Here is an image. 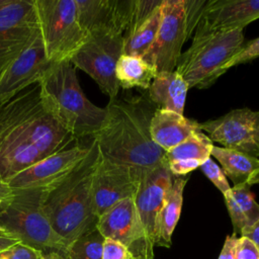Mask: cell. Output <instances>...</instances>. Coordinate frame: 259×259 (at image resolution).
Returning <instances> with one entry per match:
<instances>
[{"instance_id": "6da1fadb", "label": "cell", "mask_w": 259, "mask_h": 259, "mask_svg": "<svg viewBox=\"0 0 259 259\" xmlns=\"http://www.w3.org/2000/svg\"><path fill=\"white\" fill-rule=\"evenodd\" d=\"M76 141L45 102L38 84L0 105V179L5 183Z\"/></svg>"}, {"instance_id": "7a4b0ae2", "label": "cell", "mask_w": 259, "mask_h": 259, "mask_svg": "<svg viewBox=\"0 0 259 259\" xmlns=\"http://www.w3.org/2000/svg\"><path fill=\"white\" fill-rule=\"evenodd\" d=\"M106 117L93 137L101 157L141 172L162 164L165 152L150 135V122L157 106L145 96L109 100Z\"/></svg>"}, {"instance_id": "3957f363", "label": "cell", "mask_w": 259, "mask_h": 259, "mask_svg": "<svg viewBox=\"0 0 259 259\" xmlns=\"http://www.w3.org/2000/svg\"><path fill=\"white\" fill-rule=\"evenodd\" d=\"M99 158L97 143L91 139L85 158L46 192L42 208L53 228L68 247L97 227L92 181Z\"/></svg>"}, {"instance_id": "277c9868", "label": "cell", "mask_w": 259, "mask_h": 259, "mask_svg": "<svg viewBox=\"0 0 259 259\" xmlns=\"http://www.w3.org/2000/svg\"><path fill=\"white\" fill-rule=\"evenodd\" d=\"M37 84L48 107L76 141L93 139L104 122L106 108L86 97L70 61L51 64Z\"/></svg>"}, {"instance_id": "5b68a950", "label": "cell", "mask_w": 259, "mask_h": 259, "mask_svg": "<svg viewBox=\"0 0 259 259\" xmlns=\"http://www.w3.org/2000/svg\"><path fill=\"white\" fill-rule=\"evenodd\" d=\"M48 189H10L1 200L0 227L7 235L45 255L59 252L65 256L69 247L53 230L42 208Z\"/></svg>"}, {"instance_id": "8992f818", "label": "cell", "mask_w": 259, "mask_h": 259, "mask_svg": "<svg viewBox=\"0 0 259 259\" xmlns=\"http://www.w3.org/2000/svg\"><path fill=\"white\" fill-rule=\"evenodd\" d=\"M244 44L242 28L225 31L195 28L192 44L180 55L175 71L183 77L188 88H207L226 73L225 65Z\"/></svg>"}, {"instance_id": "52a82bcc", "label": "cell", "mask_w": 259, "mask_h": 259, "mask_svg": "<svg viewBox=\"0 0 259 259\" xmlns=\"http://www.w3.org/2000/svg\"><path fill=\"white\" fill-rule=\"evenodd\" d=\"M207 0H163L155 42L143 57L157 73L175 71L184 42L194 32Z\"/></svg>"}, {"instance_id": "ba28073f", "label": "cell", "mask_w": 259, "mask_h": 259, "mask_svg": "<svg viewBox=\"0 0 259 259\" xmlns=\"http://www.w3.org/2000/svg\"><path fill=\"white\" fill-rule=\"evenodd\" d=\"M34 3L49 62L71 61L87 39L78 21L75 0H34Z\"/></svg>"}, {"instance_id": "9c48e42d", "label": "cell", "mask_w": 259, "mask_h": 259, "mask_svg": "<svg viewBox=\"0 0 259 259\" xmlns=\"http://www.w3.org/2000/svg\"><path fill=\"white\" fill-rule=\"evenodd\" d=\"M122 54L123 35L98 33L89 35L70 62L88 74L112 100L117 98L119 90L115 68Z\"/></svg>"}, {"instance_id": "30bf717a", "label": "cell", "mask_w": 259, "mask_h": 259, "mask_svg": "<svg viewBox=\"0 0 259 259\" xmlns=\"http://www.w3.org/2000/svg\"><path fill=\"white\" fill-rule=\"evenodd\" d=\"M38 30L34 0H9L0 8V74L28 48Z\"/></svg>"}, {"instance_id": "8fae6325", "label": "cell", "mask_w": 259, "mask_h": 259, "mask_svg": "<svg viewBox=\"0 0 259 259\" xmlns=\"http://www.w3.org/2000/svg\"><path fill=\"white\" fill-rule=\"evenodd\" d=\"M199 130L212 143L259 158V110L233 109L219 118L199 122Z\"/></svg>"}, {"instance_id": "7c38bea8", "label": "cell", "mask_w": 259, "mask_h": 259, "mask_svg": "<svg viewBox=\"0 0 259 259\" xmlns=\"http://www.w3.org/2000/svg\"><path fill=\"white\" fill-rule=\"evenodd\" d=\"M97 230L104 238L122 244L135 259H153L154 246L148 241L134 197L122 199L98 218Z\"/></svg>"}, {"instance_id": "4fadbf2b", "label": "cell", "mask_w": 259, "mask_h": 259, "mask_svg": "<svg viewBox=\"0 0 259 259\" xmlns=\"http://www.w3.org/2000/svg\"><path fill=\"white\" fill-rule=\"evenodd\" d=\"M143 174L144 172L109 161L99 154L92 181L96 215L99 218L122 199L135 197Z\"/></svg>"}, {"instance_id": "5bb4252c", "label": "cell", "mask_w": 259, "mask_h": 259, "mask_svg": "<svg viewBox=\"0 0 259 259\" xmlns=\"http://www.w3.org/2000/svg\"><path fill=\"white\" fill-rule=\"evenodd\" d=\"M90 142L85 146L76 142L74 145L41 159L12 176L6 182L8 187L10 189L51 188L85 158Z\"/></svg>"}, {"instance_id": "9a60e30c", "label": "cell", "mask_w": 259, "mask_h": 259, "mask_svg": "<svg viewBox=\"0 0 259 259\" xmlns=\"http://www.w3.org/2000/svg\"><path fill=\"white\" fill-rule=\"evenodd\" d=\"M50 66L38 30L28 48L0 74V105L37 84Z\"/></svg>"}, {"instance_id": "2e32d148", "label": "cell", "mask_w": 259, "mask_h": 259, "mask_svg": "<svg viewBox=\"0 0 259 259\" xmlns=\"http://www.w3.org/2000/svg\"><path fill=\"white\" fill-rule=\"evenodd\" d=\"M134 0H75L80 26L87 35H124L130 25Z\"/></svg>"}, {"instance_id": "e0dca14e", "label": "cell", "mask_w": 259, "mask_h": 259, "mask_svg": "<svg viewBox=\"0 0 259 259\" xmlns=\"http://www.w3.org/2000/svg\"><path fill=\"white\" fill-rule=\"evenodd\" d=\"M173 178L174 176L164 161L158 167L144 172L139 189L134 197L146 237L153 246L157 215Z\"/></svg>"}, {"instance_id": "ac0fdd59", "label": "cell", "mask_w": 259, "mask_h": 259, "mask_svg": "<svg viewBox=\"0 0 259 259\" xmlns=\"http://www.w3.org/2000/svg\"><path fill=\"white\" fill-rule=\"evenodd\" d=\"M259 18V0H207L197 29L225 31L244 28Z\"/></svg>"}, {"instance_id": "d6986e66", "label": "cell", "mask_w": 259, "mask_h": 259, "mask_svg": "<svg viewBox=\"0 0 259 259\" xmlns=\"http://www.w3.org/2000/svg\"><path fill=\"white\" fill-rule=\"evenodd\" d=\"M213 143L201 131L195 132L165 152V162L174 177L184 176L210 158Z\"/></svg>"}, {"instance_id": "ffe728a7", "label": "cell", "mask_w": 259, "mask_h": 259, "mask_svg": "<svg viewBox=\"0 0 259 259\" xmlns=\"http://www.w3.org/2000/svg\"><path fill=\"white\" fill-rule=\"evenodd\" d=\"M199 122L174 111L157 108L150 122V135L153 142L167 152L195 132H199Z\"/></svg>"}, {"instance_id": "44dd1931", "label": "cell", "mask_w": 259, "mask_h": 259, "mask_svg": "<svg viewBox=\"0 0 259 259\" xmlns=\"http://www.w3.org/2000/svg\"><path fill=\"white\" fill-rule=\"evenodd\" d=\"M188 181L187 177H174L165 196L162 207L157 215L154 234V246L169 248L172 244V234L179 221L183 204V191Z\"/></svg>"}, {"instance_id": "7402d4cb", "label": "cell", "mask_w": 259, "mask_h": 259, "mask_svg": "<svg viewBox=\"0 0 259 259\" xmlns=\"http://www.w3.org/2000/svg\"><path fill=\"white\" fill-rule=\"evenodd\" d=\"M188 85L176 71L157 73L148 89L149 99L157 108L183 114Z\"/></svg>"}, {"instance_id": "603a6c76", "label": "cell", "mask_w": 259, "mask_h": 259, "mask_svg": "<svg viewBox=\"0 0 259 259\" xmlns=\"http://www.w3.org/2000/svg\"><path fill=\"white\" fill-rule=\"evenodd\" d=\"M224 198L233 224V234L242 235L259 220V203L251 191V185H234L224 194Z\"/></svg>"}, {"instance_id": "cb8c5ba5", "label": "cell", "mask_w": 259, "mask_h": 259, "mask_svg": "<svg viewBox=\"0 0 259 259\" xmlns=\"http://www.w3.org/2000/svg\"><path fill=\"white\" fill-rule=\"evenodd\" d=\"M210 156L221 163L224 174L234 185L249 184L259 173V158L219 146L212 147Z\"/></svg>"}, {"instance_id": "d4e9b609", "label": "cell", "mask_w": 259, "mask_h": 259, "mask_svg": "<svg viewBox=\"0 0 259 259\" xmlns=\"http://www.w3.org/2000/svg\"><path fill=\"white\" fill-rule=\"evenodd\" d=\"M157 75L154 66L142 57L122 54L117 61L115 78L119 88L149 89L152 81Z\"/></svg>"}, {"instance_id": "484cf974", "label": "cell", "mask_w": 259, "mask_h": 259, "mask_svg": "<svg viewBox=\"0 0 259 259\" xmlns=\"http://www.w3.org/2000/svg\"><path fill=\"white\" fill-rule=\"evenodd\" d=\"M162 4L133 32L123 36V54L144 57L156 40L162 19Z\"/></svg>"}, {"instance_id": "4316f807", "label": "cell", "mask_w": 259, "mask_h": 259, "mask_svg": "<svg viewBox=\"0 0 259 259\" xmlns=\"http://www.w3.org/2000/svg\"><path fill=\"white\" fill-rule=\"evenodd\" d=\"M104 237L94 229L75 240L68 248L66 259H102Z\"/></svg>"}, {"instance_id": "83f0119b", "label": "cell", "mask_w": 259, "mask_h": 259, "mask_svg": "<svg viewBox=\"0 0 259 259\" xmlns=\"http://www.w3.org/2000/svg\"><path fill=\"white\" fill-rule=\"evenodd\" d=\"M199 169L211 181V183L223 193V195L230 190L231 186L227 180L226 175L212 159L208 158L205 162H203L200 165Z\"/></svg>"}, {"instance_id": "f1b7e54d", "label": "cell", "mask_w": 259, "mask_h": 259, "mask_svg": "<svg viewBox=\"0 0 259 259\" xmlns=\"http://www.w3.org/2000/svg\"><path fill=\"white\" fill-rule=\"evenodd\" d=\"M0 259H46V257L41 251L18 242L0 251Z\"/></svg>"}, {"instance_id": "f546056e", "label": "cell", "mask_w": 259, "mask_h": 259, "mask_svg": "<svg viewBox=\"0 0 259 259\" xmlns=\"http://www.w3.org/2000/svg\"><path fill=\"white\" fill-rule=\"evenodd\" d=\"M259 57V37L244 44L240 51L225 65L224 71L245 63H248Z\"/></svg>"}, {"instance_id": "4dcf8cb0", "label": "cell", "mask_w": 259, "mask_h": 259, "mask_svg": "<svg viewBox=\"0 0 259 259\" xmlns=\"http://www.w3.org/2000/svg\"><path fill=\"white\" fill-rule=\"evenodd\" d=\"M102 259H135L132 253L120 243L104 238Z\"/></svg>"}, {"instance_id": "1f68e13d", "label": "cell", "mask_w": 259, "mask_h": 259, "mask_svg": "<svg viewBox=\"0 0 259 259\" xmlns=\"http://www.w3.org/2000/svg\"><path fill=\"white\" fill-rule=\"evenodd\" d=\"M235 259H259V248L247 237H238L235 246Z\"/></svg>"}, {"instance_id": "d6a6232c", "label": "cell", "mask_w": 259, "mask_h": 259, "mask_svg": "<svg viewBox=\"0 0 259 259\" xmlns=\"http://www.w3.org/2000/svg\"><path fill=\"white\" fill-rule=\"evenodd\" d=\"M238 240V236L233 234L227 236L222 251L220 253L219 259H235V246Z\"/></svg>"}, {"instance_id": "836d02e7", "label": "cell", "mask_w": 259, "mask_h": 259, "mask_svg": "<svg viewBox=\"0 0 259 259\" xmlns=\"http://www.w3.org/2000/svg\"><path fill=\"white\" fill-rule=\"evenodd\" d=\"M241 236H244V237H247L249 238L250 240H252L256 245L257 247L259 248V220L257 221V223L251 227L249 230L245 231Z\"/></svg>"}, {"instance_id": "e575fe53", "label": "cell", "mask_w": 259, "mask_h": 259, "mask_svg": "<svg viewBox=\"0 0 259 259\" xmlns=\"http://www.w3.org/2000/svg\"><path fill=\"white\" fill-rule=\"evenodd\" d=\"M19 241L16 240L15 238L7 235L6 233H1L0 234V251L18 243Z\"/></svg>"}, {"instance_id": "d590c367", "label": "cell", "mask_w": 259, "mask_h": 259, "mask_svg": "<svg viewBox=\"0 0 259 259\" xmlns=\"http://www.w3.org/2000/svg\"><path fill=\"white\" fill-rule=\"evenodd\" d=\"M9 191H10V188L8 187L7 183H5L0 179V198H3L4 196H6Z\"/></svg>"}, {"instance_id": "8d00e7d4", "label": "cell", "mask_w": 259, "mask_h": 259, "mask_svg": "<svg viewBox=\"0 0 259 259\" xmlns=\"http://www.w3.org/2000/svg\"><path fill=\"white\" fill-rule=\"evenodd\" d=\"M46 259H66L65 256L59 252H50L45 255Z\"/></svg>"}, {"instance_id": "74e56055", "label": "cell", "mask_w": 259, "mask_h": 259, "mask_svg": "<svg viewBox=\"0 0 259 259\" xmlns=\"http://www.w3.org/2000/svg\"><path fill=\"white\" fill-rule=\"evenodd\" d=\"M254 184H259V173L258 174H256L252 179H251V181L249 182V185H254Z\"/></svg>"}, {"instance_id": "f35d334b", "label": "cell", "mask_w": 259, "mask_h": 259, "mask_svg": "<svg viewBox=\"0 0 259 259\" xmlns=\"http://www.w3.org/2000/svg\"><path fill=\"white\" fill-rule=\"evenodd\" d=\"M8 2H9V0H0V8L5 6Z\"/></svg>"}, {"instance_id": "ab89813d", "label": "cell", "mask_w": 259, "mask_h": 259, "mask_svg": "<svg viewBox=\"0 0 259 259\" xmlns=\"http://www.w3.org/2000/svg\"><path fill=\"white\" fill-rule=\"evenodd\" d=\"M1 200H2V198H0V204H1ZM1 233H4V232H3V230H2L1 227H0V234H1Z\"/></svg>"}]
</instances>
